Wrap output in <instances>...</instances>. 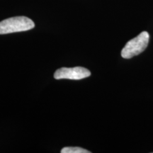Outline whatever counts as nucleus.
Segmentation results:
<instances>
[{
  "instance_id": "20e7f679",
  "label": "nucleus",
  "mask_w": 153,
  "mask_h": 153,
  "mask_svg": "<svg viewBox=\"0 0 153 153\" xmlns=\"http://www.w3.org/2000/svg\"><path fill=\"white\" fill-rule=\"evenodd\" d=\"M89 150L79 147H66L62 149L61 153H90Z\"/></svg>"
},
{
  "instance_id": "7ed1b4c3",
  "label": "nucleus",
  "mask_w": 153,
  "mask_h": 153,
  "mask_svg": "<svg viewBox=\"0 0 153 153\" xmlns=\"http://www.w3.org/2000/svg\"><path fill=\"white\" fill-rule=\"evenodd\" d=\"M91 75V72L89 70L82 67L68 68H62L55 71L54 77L56 79H69L73 80H79L84 78H87Z\"/></svg>"
},
{
  "instance_id": "f257e3e1",
  "label": "nucleus",
  "mask_w": 153,
  "mask_h": 153,
  "mask_svg": "<svg viewBox=\"0 0 153 153\" xmlns=\"http://www.w3.org/2000/svg\"><path fill=\"white\" fill-rule=\"evenodd\" d=\"M34 26V22L28 17H11L0 22V35L26 31L33 28Z\"/></svg>"
},
{
  "instance_id": "f03ea898",
  "label": "nucleus",
  "mask_w": 153,
  "mask_h": 153,
  "mask_svg": "<svg viewBox=\"0 0 153 153\" xmlns=\"http://www.w3.org/2000/svg\"><path fill=\"white\" fill-rule=\"evenodd\" d=\"M150 36L147 31H143L135 38L126 43L122 49L121 56L123 58L130 59L143 53L147 48Z\"/></svg>"
}]
</instances>
